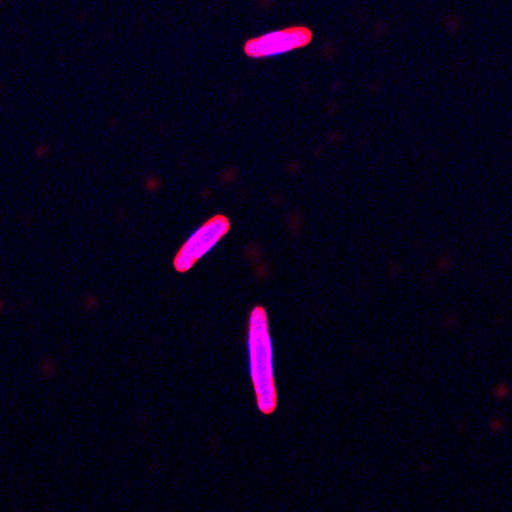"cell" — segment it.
Segmentation results:
<instances>
[{"label":"cell","instance_id":"cell-1","mask_svg":"<svg viewBox=\"0 0 512 512\" xmlns=\"http://www.w3.org/2000/svg\"><path fill=\"white\" fill-rule=\"evenodd\" d=\"M248 347L251 381L254 384L258 408L263 414H272L277 406L273 346L267 313L262 306H256L250 314Z\"/></svg>","mask_w":512,"mask_h":512},{"label":"cell","instance_id":"cell-2","mask_svg":"<svg viewBox=\"0 0 512 512\" xmlns=\"http://www.w3.org/2000/svg\"><path fill=\"white\" fill-rule=\"evenodd\" d=\"M230 227V221L224 216L210 218L178 251L173 262L176 271L180 273L190 271L199 259L209 253L227 235Z\"/></svg>","mask_w":512,"mask_h":512},{"label":"cell","instance_id":"cell-3","mask_svg":"<svg viewBox=\"0 0 512 512\" xmlns=\"http://www.w3.org/2000/svg\"><path fill=\"white\" fill-rule=\"evenodd\" d=\"M313 32L304 26L290 27L281 31L269 32L259 38L246 41L244 50L251 58H264L291 52L312 43Z\"/></svg>","mask_w":512,"mask_h":512}]
</instances>
